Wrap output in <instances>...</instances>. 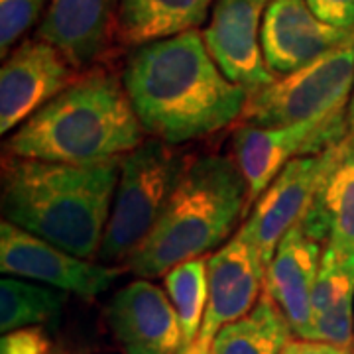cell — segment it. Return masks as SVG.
<instances>
[{"label":"cell","mask_w":354,"mask_h":354,"mask_svg":"<svg viewBox=\"0 0 354 354\" xmlns=\"http://www.w3.org/2000/svg\"><path fill=\"white\" fill-rule=\"evenodd\" d=\"M191 160L179 144L160 138L144 140L136 150L122 156L97 262H127L158 223Z\"/></svg>","instance_id":"obj_5"},{"label":"cell","mask_w":354,"mask_h":354,"mask_svg":"<svg viewBox=\"0 0 354 354\" xmlns=\"http://www.w3.org/2000/svg\"><path fill=\"white\" fill-rule=\"evenodd\" d=\"M354 91V32L290 75L246 97L239 124L283 127L348 113Z\"/></svg>","instance_id":"obj_6"},{"label":"cell","mask_w":354,"mask_h":354,"mask_svg":"<svg viewBox=\"0 0 354 354\" xmlns=\"http://www.w3.org/2000/svg\"><path fill=\"white\" fill-rule=\"evenodd\" d=\"M321 256L323 244L295 225L281 239L266 270L264 291L278 304L293 335L299 339H309L311 333L313 290Z\"/></svg>","instance_id":"obj_16"},{"label":"cell","mask_w":354,"mask_h":354,"mask_svg":"<svg viewBox=\"0 0 354 354\" xmlns=\"http://www.w3.org/2000/svg\"><path fill=\"white\" fill-rule=\"evenodd\" d=\"M348 354H354V351H351V353H348Z\"/></svg>","instance_id":"obj_30"},{"label":"cell","mask_w":354,"mask_h":354,"mask_svg":"<svg viewBox=\"0 0 354 354\" xmlns=\"http://www.w3.org/2000/svg\"><path fill=\"white\" fill-rule=\"evenodd\" d=\"M309 339L354 351V252L323 248Z\"/></svg>","instance_id":"obj_17"},{"label":"cell","mask_w":354,"mask_h":354,"mask_svg":"<svg viewBox=\"0 0 354 354\" xmlns=\"http://www.w3.org/2000/svg\"><path fill=\"white\" fill-rule=\"evenodd\" d=\"M122 158L65 164L6 153L2 213L6 221L79 258L97 260L113 209Z\"/></svg>","instance_id":"obj_2"},{"label":"cell","mask_w":354,"mask_h":354,"mask_svg":"<svg viewBox=\"0 0 354 354\" xmlns=\"http://www.w3.org/2000/svg\"><path fill=\"white\" fill-rule=\"evenodd\" d=\"M353 32L323 22L307 0H270L262 20L266 64L276 77L290 75Z\"/></svg>","instance_id":"obj_14"},{"label":"cell","mask_w":354,"mask_h":354,"mask_svg":"<svg viewBox=\"0 0 354 354\" xmlns=\"http://www.w3.org/2000/svg\"><path fill=\"white\" fill-rule=\"evenodd\" d=\"M341 152L342 142H339L323 152L291 160L254 203L252 213L236 234L252 248L266 270L286 232L295 227L309 209L319 185Z\"/></svg>","instance_id":"obj_8"},{"label":"cell","mask_w":354,"mask_h":354,"mask_svg":"<svg viewBox=\"0 0 354 354\" xmlns=\"http://www.w3.org/2000/svg\"><path fill=\"white\" fill-rule=\"evenodd\" d=\"M348 130L354 132V91H353V99H351V104H348Z\"/></svg>","instance_id":"obj_28"},{"label":"cell","mask_w":354,"mask_h":354,"mask_svg":"<svg viewBox=\"0 0 354 354\" xmlns=\"http://www.w3.org/2000/svg\"><path fill=\"white\" fill-rule=\"evenodd\" d=\"M0 270L8 276L36 279L75 293L83 299H95L124 272V268L118 266L79 258L6 218L0 227Z\"/></svg>","instance_id":"obj_9"},{"label":"cell","mask_w":354,"mask_h":354,"mask_svg":"<svg viewBox=\"0 0 354 354\" xmlns=\"http://www.w3.org/2000/svg\"><path fill=\"white\" fill-rule=\"evenodd\" d=\"M351 134L348 113L325 114L283 127L236 124L234 162L248 183V207L291 160L327 150Z\"/></svg>","instance_id":"obj_7"},{"label":"cell","mask_w":354,"mask_h":354,"mask_svg":"<svg viewBox=\"0 0 354 354\" xmlns=\"http://www.w3.org/2000/svg\"><path fill=\"white\" fill-rule=\"evenodd\" d=\"M81 73L50 41L38 36L22 41L0 71V132H12Z\"/></svg>","instance_id":"obj_10"},{"label":"cell","mask_w":354,"mask_h":354,"mask_svg":"<svg viewBox=\"0 0 354 354\" xmlns=\"http://www.w3.org/2000/svg\"><path fill=\"white\" fill-rule=\"evenodd\" d=\"M122 81L146 134L169 144L236 124L248 97L218 69L197 30L134 48Z\"/></svg>","instance_id":"obj_1"},{"label":"cell","mask_w":354,"mask_h":354,"mask_svg":"<svg viewBox=\"0 0 354 354\" xmlns=\"http://www.w3.org/2000/svg\"><path fill=\"white\" fill-rule=\"evenodd\" d=\"M270 0H215L205 46L225 75L248 95L268 87L278 77L270 71L262 48L266 6Z\"/></svg>","instance_id":"obj_12"},{"label":"cell","mask_w":354,"mask_h":354,"mask_svg":"<svg viewBox=\"0 0 354 354\" xmlns=\"http://www.w3.org/2000/svg\"><path fill=\"white\" fill-rule=\"evenodd\" d=\"M209 258H191L181 264L174 266L165 274V291L176 307L181 330H183V346L195 341L201 329L205 307L209 299V274H207Z\"/></svg>","instance_id":"obj_22"},{"label":"cell","mask_w":354,"mask_h":354,"mask_svg":"<svg viewBox=\"0 0 354 354\" xmlns=\"http://www.w3.org/2000/svg\"><path fill=\"white\" fill-rule=\"evenodd\" d=\"M53 354H75V353H71V351H53Z\"/></svg>","instance_id":"obj_29"},{"label":"cell","mask_w":354,"mask_h":354,"mask_svg":"<svg viewBox=\"0 0 354 354\" xmlns=\"http://www.w3.org/2000/svg\"><path fill=\"white\" fill-rule=\"evenodd\" d=\"M293 330L278 304L262 290L250 313L218 330L213 354H281Z\"/></svg>","instance_id":"obj_20"},{"label":"cell","mask_w":354,"mask_h":354,"mask_svg":"<svg viewBox=\"0 0 354 354\" xmlns=\"http://www.w3.org/2000/svg\"><path fill=\"white\" fill-rule=\"evenodd\" d=\"M342 150H344L346 156L354 158V132H351V134L344 138V142H342Z\"/></svg>","instance_id":"obj_27"},{"label":"cell","mask_w":354,"mask_h":354,"mask_svg":"<svg viewBox=\"0 0 354 354\" xmlns=\"http://www.w3.org/2000/svg\"><path fill=\"white\" fill-rule=\"evenodd\" d=\"M351 351L341 348L333 342L313 341V339H290L281 354H348Z\"/></svg>","instance_id":"obj_26"},{"label":"cell","mask_w":354,"mask_h":354,"mask_svg":"<svg viewBox=\"0 0 354 354\" xmlns=\"http://www.w3.org/2000/svg\"><path fill=\"white\" fill-rule=\"evenodd\" d=\"M120 0H50L36 36L64 51L79 71L93 69L116 36Z\"/></svg>","instance_id":"obj_15"},{"label":"cell","mask_w":354,"mask_h":354,"mask_svg":"<svg viewBox=\"0 0 354 354\" xmlns=\"http://www.w3.org/2000/svg\"><path fill=\"white\" fill-rule=\"evenodd\" d=\"M209 299L195 341L177 354H213L218 330L252 311L264 290L266 268L241 236H232L207 262Z\"/></svg>","instance_id":"obj_11"},{"label":"cell","mask_w":354,"mask_h":354,"mask_svg":"<svg viewBox=\"0 0 354 354\" xmlns=\"http://www.w3.org/2000/svg\"><path fill=\"white\" fill-rule=\"evenodd\" d=\"M248 209V183L234 158H193L150 234L122 264L152 279L174 266L213 252Z\"/></svg>","instance_id":"obj_4"},{"label":"cell","mask_w":354,"mask_h":354,"mask_svg":"<svg viewBox=\"0 0 354 354\" xmlns=\"http://www.w3.org/2000/svg\"><path fill=\"white\" fill-rule=\"evenodd\" d=\"M65 293L57 288L50 290L24 279L4 278L0 281V330L8 333L57 321L64 311Z\"/></svg>","instance_id":"obj_21"},{"label":"cell","mask_w":354,"mask_h":354,"mask_svg":"<svg viewBox=\"0 0 354 354\" xmlns=\"http://www.w3.org/2000/svg\"><path fill=\"white\" fill-rule=\"evenodd\" d=\"M106 321L124 354H177L183 330L167 291L150 279L130 281L106 305Z\"/></svg>","instance_id":"obj_13"},{"label":"cell","mask_w":354,"mask_h":354,"mask_svg":"<svg viewBox=\"0 0 354 354\" xmlns=\"http://www.w3.org/2000/svg\"><path fill=\"white\" fill-rule=\"evenodd\" d=\"M307 4L323 22L354 30V0H307Z\"/></svg>","instance_id":"obj_25"},{"label":"cell","mask_w":354,"mask_h":354,"mask_svg":"<svg viewBox=\"0 0 354 354\" xmlns=\"http://www.w3.org/2000/svg\"><path fill=\"white\" fill-rule=\"evenodd\" d=\"M144 134L124 81L93 67L22 122L4 150L48 162L99 164L136 150Z\"/></svg>","instance_id":"obj_3"},{"label":"cell","mask_w":354,"mask_h":354,"mask_svg":"<svg viewBox=\"0 0 354 354\" xmlns=\"http://www.w3.org/2000/svg\"><path fill=\"white\" fill-rule=\"evenodd\" d=\"M297 225L307 236L329 248L354 252V158L344 150Z\"/></svg>","instance_id":"obj_18"},{"label":"cell","mask_w":354,"mask_h":354,"mask_svg":"<svg viewBox=\"0 0 354 354\" xmlns=\"http://www.w3.org/2000/svg\"><path fill=\"white\" fill-rule=\"evenodd\" d=\"M48 0H0V53L12 50V46L36 24Z\"/></svg>","instance_id":"obj_23"},{"label":"cell","mask_w":354,"mask_h":354,"mask_svg":"<svg viewBox=\"0 0 354 354\" xmlns=\"http://www.w3.org/2000/svg\"><path fill=\"white\" fill-rule=\"evenodd\" d=\"M0 354H53V341L44 325L2 333Z\"/></svg>","instance_id":"obj_24"},{"label":"cell","mask_w":354,"mask_h":354,"mask_svg":"<svg viewBox=\"0 0 354 354\" xmlns=\"http://www.w3.org/2000/svg\"><path fill=\"white\" fill-rule=\"evenodd\" d=\"M215 0H120L116 39L127 48L197 30Z\"/></svg>","instance_id":"obj_19"}]
</instances>
